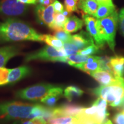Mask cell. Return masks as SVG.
Masks as SVG:
<instances>
[{
	"label": "cell",
	"mask_w": 124,
	"mask_h": 124,
	"mask_svg": "<svg viewBox=\"0 0 124 124\" xmlns=\"http://www.w3.org/2000/svg\"><path fill=\"white\" fill-rule=\"evenodd\" d=\"M32 40L44 41V35L19 20L9 18L0 23V42Z\"/></svg>",
	"instance_id": "cell-1"
},
{
	"label": "cell",
	"mask_w": 124,
	"mask_h": 124,
	"mask_svg": "<svg viewBox=\"0 0 124 124\" xmlns=\"http://www.w3.org/2000/svg\"><path fill=\"white\" fill-rule=\"evenodd\" d=\"M98 97L106 100L113 108H124V78H116L110 85L98 87L93 90Z\"/></svg>",
	"instance_id": "cell-2"
},
{
	"label": "cell",
	"mask_w": 124,
	"mask_h": 124,
	"mask_svg": "<svg viewBox=\"0 0 124 124\" xmlns=\"http://www.w3.org/2000/svg\"><path fill=\"white\" fill-rule=\"evenodd\" d=\"M36 105L20 102L0 103V119L4 120H18L31 119Z\"/></svg>",
	"instance_id": "cell-3"
},
{
	"label": "cell",
	"mask_w": 124,
	"mask_h": 124,
	"mask_svg": "<svg viewBox=\"0 0 124 124\" xmlns=\"http://www.w3.org/2000/svg\"><path fill=\"white\" fill-rule=\"evenodd\" d=\"M118 21V14L117 12L107 17L97 20V28L99 37L103 44L108 43L113 51L115 48V36Z\"/></svg>",
	"instance_id": "cell-4"
},
{
	"label": "cell",
	"mask_w": 124,
	"mask_h": 124,
	"mask_svg": "<svg viewBox=\"0 0 124 124\" xmlns=\"http://www.w3.org/2000/svg\"><path fill=\"white\" fill-rule=\"evenodd\" d=\"M66 55L64 49L58 50L50 46H46L36 52L31 53L25 57V62L32 60L60 62L66 63Z\"/></svg>",
	"instance_id": "cell-5"
},
{
	"label": "cell",
	"mask_w": 124,
	"mask_h": 124,
	"mask_svg": "<svg viewBox=\"0 0 124 124\" xmlns=\"http://www.w3.org/2000/svg\"><path fill=\"white\" fill-rule=\"evenodd\" d=\"M55 87L51 84H39L22 89L16 93V97L23 100L38 101L48 94L49 90Z\"/></svg>",
	"instance_id": "cell-6"
},
{
	"label": "cell",
	"mask_w": 124,
	"mask_h": 124,
	"mask_svg": "<svg viewBox=\"0 0 124 124\" xmlns=\"http://www.w3.org/2000/svg\"><path fill=\"white\" fill-rule=\"evenodd\" d=\"M108 115L107 108H102L93 105L90 108H83L75 117L89 121L96 124H103L108 120L107 118Z\"/></svg>",
	"instance_id": "cell-7"
},
{
	"label": "cell",
	"mask_w": 124,
	"mask_h": 124,
	"mask_svg": "<svg viewBox=\"0 0 124 124\" xmlns=\"http://www.w3.org/2000/svg\"><path fill=\"white\" fill-rule=\"evenodd\" d=\"M27 7L18 0H2L0 1V13L9 16L22 15L27 11Z\"/></svg>",
	"instance_id": "cell-8"
},
{
	"label": "cell",
	"mask_w": 124,
	"mask_h": 124,
	"mask_svg": "<svg viewBox=\"0 0 124 124\" xmlns=\"http://www.w3.org/2000/svg\"><path fill=\"white\" fill-rule=\"evenodd\" d=\"M84 108L75 104H64L52 108V118L61 117H75Z\"/></svg>",
	"instance_id": "cell-9"
},
{
	"label": "cell",
	"mask_w": 124,
	"mask_h": 124,
	"mask_svg": "<svg viewBox=\"0 0 124 124\" xmlns=\"http://www.w3.org/2000/svg\"><path fill=\"white\" fill-rule=\"evenodd\" d=\"M36 13L40 21L51 28L55 15L53 5L51 4L46 7L39 5L36 8Z\"/></svg>",
	"instance_id": "cell-10"
},
{
	"label": "cell",
	"mask_w": 124,
	"mask_h": 124,
	"mask_svg": "<svg viewBox=\"0 0 124 124\" xmlns=\"http://www.w3.org/2000/svg\"><path fill=\"white\" fill-rule=\"evenodd\" d=\"M108 66L110 72L116 78L123 77L124 75V57L116 56L110 58Z\"/></svg>",
	"instance_id": "cell-11"
},
{
	"label": "cell",
	"mask_w": 124,
	"mask_h": 124,
	"mask_svg": "<svg viewBox=\"0 0 124 124\" xmlns=\"http://www.w3.org/2000/svg\"><path fill=\"white\" fill-rule=\"evenodd\" d=\"M83 20L85 25L86 26V29L88 31V33L91 35L94 41H95L96 44L99 47H102L104 46V44L102 42L101 40L99 37L98 31L97 28V20L95 18L90 17L88 15L83 16Z\"/></svg>",
	"instance_id": "cell-12"
},
{
	"label": "cell",
	"mask_w": 124,
	"mask_h": 124,
	"mask_svg": "<svg viewBox=\"0 0 124 124\" xmlns=\"http://www.w3.org/2000/svg\"><path fill=\"white\" fill-rule=\"evenodd\" d=\"M93 39L89 33L82 31L79 33L71 36V43L75 44L79 50H82L94 44Z\"/></svg>",
	"instance_id": "cell-13"
},
{
	"label": "cell",
	"mask_w": 124,
	"mask_h": 124,
	"mask_svg": "<svg viewBox=\"0 0 124 124\" xmlns=\"http://www.w3.org/2000/svg\"><path fill=\"white\" fill-rule=\"evenodd\" d=\"M63 89L60 87H54L49 90L48 94L40 100V102L49 108H54L59 99L63 94Z\"/></svg>",
	"instance_id": "cell-14"
},
{
	"label": "cell",
	"mask_w": 124,
	"mask_h": 124,
	"mask_svg": "<svg viewBox=\"0 0 124 124\" xmlns=\"http://www.w3.org/2000/svg\"><path fill=\"white\" fill-rule=\"evenodd\" d=\"M115 5L112 0H108L98 4L97 10L93 16L98 20L107 17L115 12Z\"/></svg>",
	"instance_id": "cell-15"
},
{
	"label": "cell",
	"mask_w": 124,
	"mask_h": 124,
	"mask_svg": "<svg viewBox=\"0 0 124 124\" xmlns=\"http://www.w3.org/2000/svg\"><path fill=\"white\" fill-rule=\"evenodd\" d=\"M19 54V49L15 46L0 47V68L4 67L10 59Z\"/></svg>",
	"instance_id": "cell-16"
},
{
	"label": "cell",
	"mask_w": 124,
	"mask_h": 124,
	"mask_svg": "<svg viewBox=\"0 0 124 124\" xmlns=\"http://www.w3.org/2000/svg\"><path fill=\"white\" fill-rule=\"evenodd\" d=\"M31 70L28 66H21L15 69H10L8 82L9 83H13L22 79L31 74Z\"/></svg>",
	"instance_id": "cell-17"
},
{
	"label": "cell",
	"mask_w": 124,
	"mask_h": 124,
	"mask_svg": "<svg viewBox=\"0 0 124 124\" xmlns=\"http://www.w3.org/2000/svg\"><path fill=\"white\" fill-rule=\"evenodd\" d=\"M90 75L101 85L103 86L110 85L116 79V78L114 77L113 74L108 71H98Z\"/></svg>",
	"instance_id": "cell-18"
},
{
	"label": "cell",
	"mask_w": 124,
	"mask_h": 124,
	"mask_svg": "<svg viewBox=\"0 0 124 124\" xmlns=\"http://www.w3.org/2000/svg\"><path fill=\"white\" fill-rule=\"evenodd\" d=\"M84 25L83 21L77 16H73L69 17L64 26V30L68 33H73L79 30Z\"/></svg>",
	"instance_id": "cell-19"
},
{
	"label": "cell",
	"mask_w": 124,
	"mask_h": 124,
	"mask_svg": "<svg viewBox=\"0 0 124 124\" xmlns=\"http://www.w3.org/2000/svg\"><path fill=\"white\" fill-rule=\"evenodd\" d=\"M102 58H101L100 59L96 60L92 63H88L85 62L82 64L77 65L75 67L91 75L98 71L102 70Z\"/></svg>",
	"instance_id": "cell-20"
},
{
	"label": "cell",
	"mask_w": 124,
	"mask_h": 124,
	"mask_svg": "<svg viewBox=\"0 0 124 124\" xmlns=\"http://www.w3.org/2000/svg\"><path fill=\"white\" fill-rule=\"evenodd\" d=\"M78 7L87 15L94 16L97 10L98 4L95 0H80Z\"/></svg>",
	"instance_id": "cell-21"
},
{
	"label": "cell",
	"mask_w": 124,
	"mask_h": 124,
	"mask_svg": "<svg viewBox=\"0 0 124 124\" xmlns=\"http://www.w3.org/2000/svg\"><path fill=\"white\" fill-rule=\"evenodd\" d=\"M83 93V91L78 87L70 86L64 90V96L69 101L71 102L74 99L81 97Z\"/></svg>",
	"instance_id": "cell-22"
},
{
	"label": "cell",
	"mask_w": 124,
	"mask_h": 124,
	"mask_svg": "<svg viewBox=\"0 0 124 124\" xmlns=\"http://www.w3.org/2000/svg\"><path fill=\"white\" fill-rule=\"evenodd\" d=\"M68 18L69 17H67L61 13H55L54 23L51 29L55 31L64 30L65 24Z\"/></svg>",
	"instance_id": "cell-23"
},
{
	"label": "cell",
	"mask_w": 124,
	"mask_h": 124,
	"mask_svg": "<svg viewBox=\"0 0 124 124\" xmlns=\"http://www.w3.org/2000/svg\"><path fill=\"white\" fill-rule=\"evenodd\" d=\"M90 56L82 55L77 54L75 55H72L66 56V63L70 65V66L75 67L77 65L82 64L87 61Z\"/></svg>",
	"instance_id": "cell-24"
},
{
	"label": "cell",
	"mask_w": 124,
	"mask_h": 124,
	"mask_svg": "<svg viewBox=\"0 0 124 124\" xmlns=\"http://www.w3.org/2000/svg\"><path fill=\"white\" fill-rule=\"evenodd\" d=\"M44 42L48 46L55 48L58 50H63L64 43L61 40L56 38L55 36L51 35H44Z\"/></svg>",
	"instance_id": "cell-25"
},
{
	"label": "cell",
	"mask_w": 124,
	"mask_h": 124,
	"mask_svg": "<svg viewBox=\"0 0 124 124\" xmlns=\"http://www.w3.org/2000/svg\"><path fill=\"white\" fill-rule=\"evenodd\" d=\"M75 117H61L51 118L46 121L47 124H75Z\"/></svg>",
	"instance_id": "cell-26"
},
{
	"label": "cell",
	"mask_w": 124,
	"mask_h": 124,
	"mask_svg": "<svg viewBox=\"0 0 124 124\" xmlns=\"http://www.w3.org/2000/svg\"><path fill=\"white\" fill-rule=\"evenodd\" d=\"M63 49H64V51L67 56L77 54H78V52L79 51L78 48L75 44L71 42L64 43Z\"/></svg>",
	"instance_id": "cell-27"
},
{
	"label": "cell",
	"mask_w": 124,
	"mask_h": 124,
	"mask_svg": "<svg viewBox=\"0 0 124 124\" xmlns=\"http://www.w3.org/2000/svg\"><path fill=\"white\" fill-rule=\"evenodd\" d=\"M99 49H100L99 46H98L97 45L93 44L86 47V48L79 50L78 52V54L82 55L90 56L91 55H93V54L97 53L98 52Z\"/></svg>",
	"instance_id": "cell-28"
},
{
	"label": "cell",
	"mask_w": 124,
	"mask_h": 124,
	"mask_svg": "<svg viewBox=\"0 0 124 124\" xmlns=\"http://www.w3.org/2000/svg\"><path fill=\"white\" fill-rule=\"evenodd\" d=\"M13 124H47L46 121L43 118L31 119V120H18L13 122Z\"/></svg>",
	"instance_id": "cell-29"
},
{
	"label": "cell",
	"mask_w": 124,
	"mask_h": 124,
	"mask_svg": "<svg viewBox=\"0 0 124 124\" xmlns=\"http://www.w3.org/2000/svg\"><path fill=\"white\" fill-rule=\"evenodd\" d=\"M56 38L63 41V43L71 42V36L69 33L66 32L64 30H60L58 31H55L54 34Z\"/></svg>",
	"instance_id": "cell-30"
},
{
	"label": "cell",
	"mask_w": 124,
	"mask_h": 124,
	"mask_svg": "<svg viewBox=\"0 0 124 124\" xmlns=\"http://www.w3.org/2000/svg\"><path fill=\"white\" fill-rule=\"evenodd\" d=\"M10 69L0 68V86L9 84L8 79Z\"/></svg>",
	"instance_id": "cell-31"
},
{
	"label": "cell",
	"mask_w": 124,
	"mask_h": 124,
	"mask_svg": "<svg viewBox=\"0 0 124 124\" xmlns=\"http://www.w3.org/2000/svg\"><path fill=\"white\" fill-rule=\"evenodd\" d=\"M79 0H64L66 9L70 13L77 11Z\"/></svg>",
	"instance_id": "cell-32"
},
{
	"label": "cell",
	"mask_w": 124,
	"mask_h": 124,
	"mask_svg": "<svg viewBox=\"0 0 124 124\" xmlns=\"http://www.w3.org/2000/svg\"><path fill=\"white\" fill-rule=\"evenodd\" d=\"M118 21L121 33L124 36V8L120 10L118 14Z\"/></svg>",
	"instance_id": "cell-33"
},
{
	"label": "cell",
	"mask_w": 124,
	"mask_h": 124,
	"mask_svg": "<svg viewBox=\"0 0 124 124\" xmlns=\"http://www.w3.org/2000/svg\"><path fill=\"white\" fill-rule=\"evenodd\" d=\"M115 124H124V113L121 111L117 113L113 118Z\"/></svg>",
	"instance_id": "cell-34"
},
{
	"label": "cell",
	"mask_w": 124,
	"mask_h": 124,
	"mask_svg": "<svg viewBox=\"0 0 124 124\" xmlns=\"http://www.w3.org/2000/svg\"><path fill=\"white\" fill-rule=\"evenodd\" d=\"M53 7L54 8V10H55V13H62L63 10H64V7L60 2L58 1H55L53 4Z\"/></svg>",
	"instance_id": "cell-35"
},
{
	"label": "cell",
	"mask_w": 124,
	"mask_h": 124,
	"mask_svg": "<svg viewBox=\"0 0 124 124\" xmlns=\"http://www.w3.org/2000/svg\"><path fill=\"white\" fill-rule=\"evenodd\" d=\"M75 124H96L94 123V122H91V121H89L83 120V119L77 118H76Z\"/></svg>",
	"instance_id": "cell-36"
},
{
	"label": "cell",
	"mask_w": 124,
	"mask_h": 124,
	"mask_svg": "<svg viewBox=\"0 0 124 124\" xmlns=\"http://www.w3.org/2000/svg\"><path fill=\"white\" fill-rule=\"evenodd\" d=\"M18 1L24 4L35 5L38 2L39 0H18Z\"/></svg>",
	"instance_id": "cell-37"
},
{
	"label": "cell",
	"mask_w": 124,
	"mask_h": 124,
	"mask_svg": "<svg viewBox=\"0 0 124 124\" xmlns=\"http://www.w3.org/2000/svg\"><path fill=\"white\" fill-rule=\"evenodd\" d=\"M62 13L63 14V15H64L65 16L67 17H68V16H69V15H70V13L69 12H68L67 10H66H66H64H64H63V12H62Z\"/></svg>",
	"instance_id": "cell-38"
},
{
	"label": "cell",
	"mask_w": 124,
	"mask_h": 124,
	"mask_svg": "<svg viewBox=\"0 0 124 124\" xmlns=\"http://www.w3.org/2000/svg\"><path fill=\"white\" fill-rule=\"evenodd\" d=\"M103 124H113V123H112V122H111L110 120H107Z\"/></svg>",
	"instance_id": "cell-39"
},
{
	"label": "cell",
	"mask_w": 124,
	"mask_h": 124,
	"mask_svg": "<svg viewBox=\"0 0 124 124\" xmlns=\"http://www.w3.org/2000/svg\"><path fill=\"white\" fill-rule=\"evenodd\" d=\"M95 1L96 2H98V4H99V3L104 2V1H108V0H95Z\"/></svg>",
	"instance_id": "cell-40"
},
{
	"label": "cell",
	"mask_w": 124,
	"mask_h": 124,
	"mask_svg": "<svg viewBox=\"0 0 124 124\" xmlns=\"http://www.w3.org/2000/svg\"><path fill=\"white\" fill-rule=\"evenodd\" d=\"M122 112H123V113H124V108H123V110H122Z\"/></svg>",
	"instance_id": "cell-41"
},
{
	"label": "cell",
	"mask_w": 124,
	"mask_h": 124,
	"mask_svg": "<svg viewBox=\"0 0 124 124\" xmlns=\"http://www.w3.org/2000/svg\"><path fill=\"white\" fill-rule=\"evenodd\" d=\"M55 1H56V0H55Z\"/></svg>",
	"instance_id": "cell-42"
},
{
	"label": "cell",
	"mask_w": 124,
	"mask_h": 124,
	"mask_svg": "<svg viewBox=\"0 0 124 124\" xmlns=\"http://www.w3.org/2000/svg\"></svg>",
	"instance_id": "cell-43"
}]
</instances>
